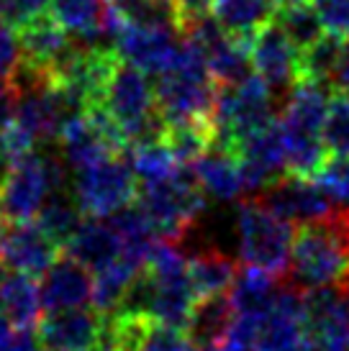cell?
Masks as SVG:
<instances>
[{
    "label": "cell",
    "mask_w": 349,
    "mask_h": 351,
    "mask_svg": "<svg viewBox=\"0 0 349 351\" xmlns=\"http://www.w3.org/2000/svg\"><path fill=\"white\" fill-rule=\"evenodd\" d=\"M288 282L308 293L316 287L349 285V205H339L329 218L303 223L295 231Z\"/></svg>",
    "instance_id": "1"
},
{
    "label": "cell",
    "mask_w": 349,
    "mask_h": 351,
    "mask_svg": "<svg viewBox=\"0 0 349 351\" xmlns=\"http://www.w3.org/2000/svg\"><path fill=\"white\" fill-rule=\"evenodd\" d=\"M216 90L218 85L211 77L205 54L183 39L170 67L162 75H157V110L165 126L211 123Z\"/></svg>",
    "instance_id": "2"
},
{
    "label": "cell",
    "mask_w": 349,
    "mask_h": 351,
    "mask_svg": "<svg viewBox=\"0 0 349 351\" xmlns=\"http://www.w3.org/2000/svg\"><path fill=\"white\" fill-rule=\"evenodd\" d=\"M278 95L254 72L239 85H218L211 113V147L234 152L239 141L275 123Z\"/></svg>",
    "instance_id": "3"
},
{
    "label": "cell",
    "mask_w": 349,
    "mask_h": 351,
    "mask_svg": "<svg viewBox=\"0 0 349 351\" xmlns=\"http://www.w3.org/2000/svg\"><path fill=\"white\" fill-rule=\"evenodd\" d=\"M72 177L62 154L29 152L10 167L0 185V213L5 223L34 221L44 208L47 197L59 190H69Z\"/></svg>",
    "instance_id": "4"
},
{
    "label": "cell",
    "mask_w": 349,
    "mask_h": 351,
    "mask_svg": "<svg viewBox=\"0 0 349 351\" xmlns=\"http://www.w3.org/2000/svg\"><path fill=\"white\" fill-rule=\"evenodd\" d=\"M100 106L106 108L118 128L124 131L126 147L165 138L167 126L157 110L155 85L142 69L118 62L108 80Z\"/></svg>",
    "instance_id": "5"
},
{
    "label": "cell",
    "mask_w": 349,
    "mask_h": 351,
    "mask_svg": "<svg viewBox=\"0 0 349 351\" xmlns=\"http://www.w3.org/2000/svg\"><path fill=\"white\" fill-rule=\"evenodd\" d=\"M234 231H236L239 259L244 264L262 267L278 277L288 274L293 239H295L293 223L272 213L260 197H249L236 205Z\"/></svg>",
    "instance_id": "6"
},
{
    "label": "cell",
    "mask_w": 349,
    "mask_h": 351,
    "mask_svg": "<svg viewBox=\"0 0 349 351\" xmlns=\"http://www.w3.org/2000/svg\"><path fill=\"white\" fill-rule=\"evenodd\" d=\"M205 197L208 195L198 185L193 169L180 167L174 175L165 180L142 182L136 193V203L152 218L157 234L167 241H180L203 215Z\"/></svg>",
    "instance_id": "7"
},
{
    "label": "cell",
    "mask_w": 349,
    "mask_h": 351,
    "mask_svg": "<svg viewBox=\"0 0 349 351\" xmlns=\"http://www.w3.org/2000/svg\"><path fill=\"white\" fill-rule=\"evenodd\" d=\"M134 169L128 162L121 159V154L103 159L98 165L80 169L72 175V195L85 210V215L106 218V215L121 210L124 205L134 203L139 185H136Z\"/></svg>",
    "instance_id": "8"
},
{
    "label": "cell",
    "mask_w": 349,
    "mask_h": 351,
    "mask_svg": "<svg viewBox=\"0 0 349 351\" xmlns=\"http://www.w3.org/2000/svg\"><path fill=\"white\" fill-rule=\"evenodd\" d=\"M257 197L272 213L293 226L324 221L339 208V203L326 190H321V185H316L308 177L295 175H282L270 187H264Z\"/></svg>",
    "instance_id": "9"
},
{
    "label": "cell",
    "mask_w": 349,
    "mask_h": 351,
    "mask_svg": "<svg viewBox=\"0 0 349 351\" xmlns=\"http://www.w3.org/2000/svg\"><path fill=\"white\" fill-rule=\"evenodd\" d=\"M180 41H183L180 29L144 26V23L124 21V26L116 36V54L124 64H131V67L157 77L170 67Z\"/></svg>",
    "instance_id": "10"
},
{
    "label": "cell",
    "mask_w": 349,
    "mask_h": 351,
    "mask_svg": "<svg viewBox=\"0 0 349 351\" xmlns=\"http://www.w3.org/2000/svg\"><path fill=\"white\" fill-rule=\"evenodd\" d=\"M249 49H252L254 72L275 90L278 98L282 95L285 100V95L301 77V51L293 47L288 34L275 21L254 34Z\"/></svg>",
    "instance_id": "11"
},
{
    "label": "cell",
    "mask_w": 349,
    "mask_h": 351,
    "mask_svg": "<svg viewBox=\"0 0 349 351\" xmlns=\"http://www.w3.org/2000/svg\"><path fill=\"white\" fill-rule=\"evenodd\" d=\"M62 256V246L39 226V221L8 223L0 236V264L10 272L41 277Z\"/></svg>",
    "instance_id": "12"
},
{
    "label": "cell",
    "mask_w": 349,
    "mask_h": 351,
    "mask_svg": "<svg viewBox=\"0 0 349 351\" xmlns=\"http://www.w3.org/2000/svg\"><path fill=\"white\" fill-rule=\"evenodd\" d=\"M234 154L242 165L247 193H262L275 180L288 175V152L280 123H270L254 131L252 136L236 144Z\"/></svg>",
    "instance_id": "13"
},
{
    "label": "cell",
    "mask_w": 349,
    "mask_h": 351,
    "mask_svg": "<svg viewBox=\"0 0 349 351\" xmlns=\"http://www.w3.org/2000/svg\"><path fill=\"white\" fill-rule=\"evenodd\" d=\"M106 313L95 308H69V311L47 313L36 326L44 349L95 351L103 333Z\"/></svg>",
    "instance_id": "14"
},
{
    "label": "cell",
    "mask_w": 349,
    "mask_h": 351,
    "mask_svg": "<svg viewBox=\"0 0 349 351\" xmlns=\"http://www.w3.org/2000/svg\"><path fill=\"white\" fill-rule=\"evenodd\" d=\"M41 305L47 313L85 308L93 302V272L62 252L39 280Z\"/></svg>",
    "instance_id": "15"
},
{
    "label": "cell",
    "mask_w": 349,
    "mask_h": 351,
    "mask_svg": "<svg viewBox=\"0 0 349 351\" xmlns=\"http://www.w3.org/2000/svg\"><path fill=\"white\" fill-rule=\"evenodd\" d=\"M59 147H62V159L67 162L72 172L87 169V167L98 165L103 159H111L124 152V147L116 138L108 134L106 128L95 123L90 116L75 118L59 136Z\"/></svg>",
    "instance_id": "16"
},
{
    "label": "cell",
    "mask_w": 349,
    "mask_h": 351,
    "mask_svg": "<svg viewBox=\"0 0 349 351\" xmlns=\"http://www.w3.org/2000/svg\"><path fill=\"white\" fill-rule=\"evenodd\" d=\"M21 47H23V64L52 77L59 59L72 47V36L52 13H44L39 19L29 21L26 26H21Z\"/></svg>",
    "instance_id": "17"
},
{
    "label": "cell",
    "mask_w": 349,
    "mask_h": 351,
    "mask_svg": "<svg viewBox=\"0 0 349 351\" xmlns=\"http://www.w3.org/2000/svg\"><path fill=\"white\" fill-rule=\"evenodd\" d=\"M62 252L95 274L103 267L121 259L124 244H121V236L116 234V228L111 226L108 218L85 215V221L69 236V241L62 246Z\"/></svg>",
    "instance_id": "18"
},
{
    "label": "cell",
    "mask_w": 349,
    "mask_h": 351,
    "mask_svg": "<svg viewBox=\"0 0 349 351\" xmlns=\"http://www.w3.org/2000/svg\"><path fill=\"white\" fill-rule=\"evenodd\" d=\"M193 175L198 185L203 187V193L214 200L221 203H232L236 197L247 193V182L242 175V165L234 152L229 149L211 147L193 167Z\"/></svg>",
    "instance_id": "19"
},
{
    "label": "cell",
    "mask_w": 349,
    "mask_h": 351,
    "mask_svg": "<svg viewBox=\"0 0 349 351\" xmlns=\"http://www.w3.org/2000/svg\"><path fill=\"white\" fill-rule=\"evenodd\" d=\"M280 277L267 272L254 264H244L236 269L232 287H229V300L236 315H249V318H264L275 305V298L280 293Z\"/></svg>",
    "instance_id": "20"
},
{
    "label": "cell",
    "mask_w": 349,
    "mask_h": 351,
    "mask_svg": "<svg viewBox=\"0 0 349 351\" xmlns=\"http://www.w3.org/2000/svg\"><path fill=\"white\" fill-rule=\"evenodd\" d=\"M234 308L226 295H214V298H201L195 302L190 321L185 326V336L198 351L214 349V346H226L229 331L234 323Z\"/></svg>",
    "instance_id": "21"
},
{
    "label": "cell",
    "mask_w": 349,
    "mask_h": 351,
    "mask_svg": "<svg viewBox=\"0 0 349 351\" xmlns=\"http://www.w3.org/2000/svg\"><path fill=\"white\" fill-rule=\"evenodd\" d=\"M41 293L31 274L5 272L0 277V313L16 328H36L41 321Z\"/></svg>",
    "instance_id": "22"
},
{
    "label": "cell",
    "mask_w": 349,
    "mask_h": 351,
    "mask_svg": "<svg viewBox=\"0 0 349 351\" xmlns=\"http://www.w3.org/2000/svg\"><path fill=\"white\" fill-rule=\"evenodd\" d=\"M278 8V0H214L211 13L226 29V34L252 41L257 31L272 23Z\"/></svg>",
    "instance_id": "23"
},
{
    "label": "cell",
    "mask_w": 349,
    "mask_h": 351,
    "mask_svg": "<svg viewBox=\"0 0 349 351\" xmlns=\"http://www.w3.org/2000/svg\"><path fill=\"white\" fill-rule=\"evenodd\" d=\"M236 262L226 256L221 249H201L190 256V280H193L195 295L201 298H214V295L229 293L234 277H236Z\"/></svg>",
    "instance_id": "24"
},
{
    "label": "cell",
    "mask_w": 349,
    "mask_h": 351,
    "mask_svg": "<svg viewBox=\"0 0 349 351\" xmlns=\"http://www.w3.org/2000/svg\"><path fill=\"white\" fill-rule=\"evenodd\" d=\"M205 59L216 85H239L242 80L254 75L249 41L236 39L232 34H226L216 47L205 51Z\"/></svg>",
    "instance_id": "25"
},
{
    "label": "cell",
    "mask_w": 349,
    "mask_h": 351,
    "mask_svg": "<svg viewBox=\"0 0 349 351\" xmlns=\"http://www.w3.org/2000/svg\"><path fill=\"white\" fill-rule=\"evenodd\" d=\"M142 267L128 262L126 256L116 259L113 264L103 267L100 272L93 274V308L100 313H113L121 308V302L126 298L128 285L134 282Z\"/></svg>",
    "instance_id": "26"
},
{
    "label": "cell",
    "mask_w": 349,
    "mask_h": 351,
    "mask_svg": "<svg viewBox=\"0 0 349 351\" xmlns=\"http://www.w3.org/2000/svg\"><path fill=\"white\" fill-rule=\"evenodd\" d=\"M36 221L59 246H65L69 241V236L75 234L80 223L85 221V210L75 200L72 190H59V193H52L47 197Z\"/></svg>",
    "instance_id": "27"
},
{
    "label": "cell",
    "mask_w": 349,
    "mask_h": 351,
    "mask_svg": "<svg viewBox=\"0 0 349 351\" xmlns=\"http://www.w3.org/2000/svg\"><path fill=\"white\" fill-rule=\"evenodd\" d=\"M128 165H131L139 182H157V180H165L180 169L165 138L142 141V144L128 147Z\"/></svg>",
    "instance_id": "28"
},
{
    "label": "cell",
    "mask_w": 349,
    "mask_h": 351,
    "mask_svg": "<svg viewBox=\"0 0 349 351\" xmlns=\"http://www.w3.org/2000/svg\"><path fill=\"white\" fill-rule=\"evenodd\" d=\"M272 21L288 34V39L293 41V47L298 51H306L311 44H316L326 34L324 23H321L319 10L313 8V5H308V3L280 5Z\"/></svg>",
    "instance_id": "29"
},
{
    "label": "cell",
    "mask_w": 349,
    "mask_h": 351,
    "mask_svg": "<svg viewBox=\"0 0 349 351\" xmlns=\"http://www.w3.org/2000/svg\"><path fill=\"white\" fill-rule=\"evenodd\" d=\"M341 41H344L341 36L324 34L316 44H311L308 49L301 51V77L334 88L337 69H339V57H341Z\"/></svg>",
    "instance_id": "30"
},
{
    "label": "cell",
    "mask_w": 349,
    "mask_h": 351,
    "mask_svg": "<svg viewBox=\"0 0 349 351\" xmlns=\"http://www.w3.org/2000/svg\"><path fill=\"white\" fill-rule=\"evenodd\" d=\"M111 0H52L49 13L69 31V36L93 29L103 19Z\"/></svg>",
    "instance_id": "31"
},
{
    "label": "cell",
    "mask_w": 349,
    "mask_h": 351,
    "mask_svg": "<svg viewBox=\"0 0 349 351\" xmlns=\"http://www.w3.org/2000/svg\"><path fill=\"white\" fill-rule=\"evenodd\" d=\"M321 136L329 154L349 156V93H334Z\"/></svg>",
    "instance_id": "32"
},
{
    "label": "cell",
    "mask_w": 349,
    "mask_h": 351,
    "mask_svg": "<svg viewBox=\"0 0 349 351\" xmlns=\"http://www.w3.org/2000/svg\"><path fill=\"white\" fill-rule=\"evenodd\" d=\"M313 182L321 185L339 205H349V156L331 154L321 167Z\"/></svg>",
    "instance_id": "33"
},
{
    "label": "cell",
    "mask_w": 349,
    "mask_h": 351,
    "mask_svg": "<svg viewBox=\"0 0 349 351\" xmlns=\"http://www.w3.org/2000/svg\"><path fill=\"white\" fill-rule=\"evenodd\" d=\"M23 67V47L16 29L0 19V82H10Z\"/></svg>",
    "instance_id": "34"
},
{
    "label": "cell",
    "mask_w": 349,
    "mask_h": 351,
    "mask_svg": "<svg viewBox=\"0 0 349 351\" xmlns=\"http://www.w3.org/2000/svg\"><path fill=\"white\" fill-rule=\"evenodd\" d=\"M52 0H0V19L10 23L13 29L26 26L29 21L44 16Z\"/></svg>",
    "instance_id": "35"
},
{
    "label": "cell",
    "mask_w": 349,
    "mask_h": 351,
    "mask_svg": "<svg viewBox=\"0 0 349 351\" xmlns=\"http://www.w3.org/2000/svg\"><path fill=\"white\" fill-rule=\"evenodd\" d=\"M313 8L319 10L326 34L349 36V0H313Z\"/></svg>",
    "instance_id": "36"
},
{
    "label": "cell",
    "mask_w": 349,
    "mask_h": 351,
    "mask_svg": "<svg viewBox=\"0 0 349 351\" xmlns=\"http://www.w3.org/2000/svg\"><path fill=\"white\" fill-rule=\"evenodd\" d=\"M142 351H198V349L188 341L185 331L157 321L152 333H149V339H146V343L142 346Z\"/></svg>",
    "instance_id": "37"
},
{
    "label": "cell",
    "mask_w": 349,
    "mask_h": 351,
    "mask_svg": "<svg viewBox=\"0 0 349 351\" xmlns=\"http://www.w3.org/2000/svg\"><path fill=\"white\" fill-rule=\"evenodd\" d=\"M19 98H21V90L13 80L10 82H0V134L8 131L16 123Z\"/></svg>",
    "instance_id": "38"
},
{
    "label": "cell",
    "mask_w": 349,
    "mask_h": 351,
    "mask_svg": "<svg viewBox=\"0 0 349 351\" xmlns=\"http://www.w3.org/2000/svg\"><path fill=\"white\" fill-rule=\"evenodd\" d=\"M334 88L339 93H349V36L341 41V57H339V69H337V80Z\"/></svg>",
    "instance_id": "39"
},
{
    "label": "cell",
    "mask_w": 349,
    "mask_h": 351,
    "mask_svg": "<svg viewBox=\"0 0 349 351\" xmlns=\"http://www.w3.org/2000/svg\"><path fill=\"white\" fill-rule=\"evenodd\" d=\"M174 3H177L180 13H183V19L198 16V13H208V10L214 8V0H174Z\"/></svg>",
    "instance_id": "40"
},
{
    "label": "cell",
    "mask_w": 349,
    "mask_h": 351,
    "mask_svg": "<svg viewBox=\"0 0 349 351\" xmlns=\"http://www.w3.org/2000/svg\"><path fill=\"white\" fill-rule=\"evenodd\" d=\"M16 165V159H13V154L8 152V147L3 144V138H0V185H3V180L8 177L10 167Z\"/></svg>",
    "instance_id": "41"
},
{
    "label": "cell",
    "mask_w": 349,
    "mask_h": 351,
    "mask_svg": "<svg viewBox=\"0 0 349 351\" xmlns=\"http://www.w3.org/2000/svg\"><path fill=\"white\" fill-rule=\"evenodd\" d=\"M295 3H308V0H278V5H295Z\"/></svg>",
    "instance_id": "42"
},
{
    "label": "cell",
    "mask_w": 349,
    "mask_h": 351,
    "mask_svg": "<svg viewBox=\"0 0 349 351\" xmlns=\"http://www.w3.org/2000/svg\"><path fill=\"white\" fill-rule=\"evenodd\" d=\"M205 351H229L226 346H214V349H205Z\"/></svg>",
    "instance_id": "43"
},
{
    "label": "cell",
    "mask_w": 349,
    "mask_h": 351,
    "mask_svg": "<svg viewBox=\"0 0 349 351\" xmlns=\"http://www.w3.org/2000/svg\"><path fill=\"white\" fill-rule=\"evenodd\" d=\"M3 221H5V218H3V213H0V236H3Z\"/></svg>",
    "instance_id": "44"
},
{
    "label": "cell",
    "mask_w": 349,
    "mask_h": 351,
    "mask_svg": "<svg viewBox=\"0 0 349 351\" xmlns=\"http://www.w3.org/2000/svg\"><path fill=\"white\" fill-rule=\"evenodd\" d=\"M44 351H67V349H44Z\"/></svg>",
    "instance_id": "45"
},
{
    "label": "cell",
    "mask_w": 349,
    "mask_h": 351,
    "mask_svg": "<svg viewBox=\"0 0 349 351\" xmlns=\"http://www.w3.org/2000/svg\"><path fill=\"white\" fill-rule=\"evenodd\" d=\"M344 290H347V295H349V285H347V287H344Z\"/></svg>",
    "instance_id": "46"
}]
</instances>
